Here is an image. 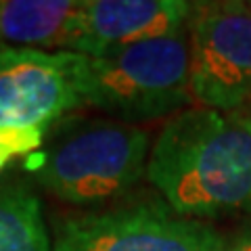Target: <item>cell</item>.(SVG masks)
<instances>
[{
  "instance_id": "obj_10",
  "label": "cell",
  "mask_w": 251,
  "mask_h": 251,
  "mask_svg": "<svg viewBox=\"0 0 251 251\" xmlns=\"http://www.w3.org/2000/svg\"><path fill=\"white\" fill-rule=\"evenodd\" d=\"M226 251H251V234H245L239 241H234L230 247H226Z\"/></svg>"
},
{
  "instance_id": "obj_2",
  "label": "cell",
  "mask_w": 251,
  "mask_h": 251,
  "mask_svg": "<svg viewBox=\"0 0 251 251\" xmlns=\"http://www.w3.org/2000/svg\"><path fill=\"white\" fill-rule=\"evenodd\" d=\"M84 100L126 122L157 120L188 105L193 97L186 27L103 57H88Z\"/></svg>"
},
{
  "instance_id": "obj_8",
  "label": "cell",
  "mask_w": 251,
  "mask_h": 251,
  "mask_svg": "<svg viewBox=\"0 0 251 251\" xmlns=\"http://www.w3.org/2000/svg\"><path fill=\"white\" fill-rule=\"evenodd\" d=\"M82 6L75 0H0V49L72 52Z\"/></svg>"
},
{
  "instance_id": "obj_11",
  "label": "cell",
  "mask_w": 251,
  "mask_h": 251,
  "mask_svg": "<svg viewBox=\"0 0 251 251\" xmlns=\"http://www.w3.org/2000/svg\"><path fill=\"white\" fill-rule=\"evenodd\" d=\"M243 111H245V113H247V115L251 117V100H249V103H247L245 107H243Z\"/></svg>"
},
{
  "instance_id": "obj_9",
  "label": "cell",
  "mask_w": 251,
  "mask_h": 251,
  "mask_svg": "<svg viewBox=\"0 0 251 251\" xmlns=\"http://www.w3.org/2000/svg\"><path fill=\"white\" fill-rule=\"evenodd\" d=\"M0 251H52L40 199L19 184H0Z\"/></svg>"
},
{
  "instance_id": "obj_6",
  "label": "cell",
  "mask_w": 251,
  "mask_h": 251,
  "mask_svg": "<svg viewBox=\"0 0 251 251\" xmlns=\"http://www.w3.org/2000/svg\"><path fill=\"white\" fill-rule=\"evenodd\" d=\"M88 57L69 50L0 49V130H46L86 105Z\"/></svg>"
},
{
  "instance_id": "obj_5",
  "label": "cell",
  "mask_w": 251,
  "mask_h": 251,
  "mask_svg": "<svg viewBox=\"0 0 251 251\" xmlns=\"http://www.w3.org/2000/svg\"><path fill=\"white\" fill-rule=\"evenodd\" d=\"M211 226L176 211L132 205L72 216L54 226L52 251H226Z\"/></svg>"
},
{
  "instance_id": "obj_4",
  "label": "cell",
  "mask_w": 251,
  "mask_h": 251,
  "mask_svg": "<svg viewBox=\"0 0 251 251\" xmlns=\"http://www.w3.org/2000/svg\"><path fill=\"white\" fill-rule=\"evenodd\" d=\"M186 31L193 100L218 111L243 109L251 100V4L197 2Z\"/></svg>"
},
{
  "instance_id": "obj_1",
  "label": "cell",
  "mask_w": 251,
  "mask_h": 251,
  "mask_svg": "<svg viewBox=\"0 0 251 251\" xmlns=\"http://www.w3.org/2000/svg\"><path fill=\"white\" fill-rule=\"evenodd\" d=\"M147 178L178 216L251 211V117L207 107L176 113L151 149Z\"/></svg>"
},
{
  "instance_id": "obj_7",
  "label": "cell",
  "mask_w": 251,
  "mask_h": 251,
  "mask_svg": "<svg viewBox=\"0 0 251 251\" xmlns=\"http://www.w3.org/2000/svg\"><path fill=\"white\" fill-rule=\"evenodd\" d=\"M191 6L182 0H86L72 52L103 57L138 42L172 36L186 27Z\"/></svg>"
},
{
  "instance_id": "obj_3",
  "label": "cell",
  "mask_w": 251,
  "mask_h": 251,
  "mask_svg": "<svg viewBox=\"0 0 251 251\" xmlns=\"http://www.w3.org/2000/svg\"><path fill=\"white\" fill-rule=\"evenodd\" d=\"M149 134L128 122L77 124L29 163L44 188L75 205H92L126 193L147 172Z\"/></svg>"
}]
</instances>
